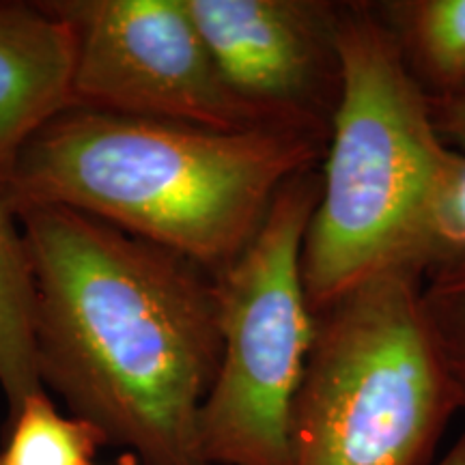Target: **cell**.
<instances>
[{"label": "cell", "instance_id": "6da1fadb", "mask_svg": "<svg viewBox=\"0 0 465 465\" xmlns=\"http://www.w3.org/2000/svg\"><path fill=\"white\" fill-rule=\"evenodd\" d=\"M44 388L141 465H212L201 411L223 341L213 276L67 207L15 212Z\"/></svg>", "mask_w": 465, "mask_h": 465}, {"label": "cell", "instance_id": "7a4b0ae2", "mask_svg": "<svg viewBox=\"0 0 465 465\" xmlns=\"http://www.w3.org/2000/svg\"><path fill=\"white\" fill-rule=\"evenodd\" d=\"M325 147V136L291 127L223 132L69 106L17 151L0 174V199L14 213L74 209L216 276Z\"/></svg>", "mask_w": 465, "mask_h": 465}, {"label": "cell", "instance_id": "3957f363", "mask_svg": "<svg viewBox=\"0 0 465 465\" xmlns=\"http://www.w3.org/2000/svg\"><path fill=\"white\" fill-rule=\"evenodd\" d=\"M336 48L341 97L302 246L312 315L381 272L424 274L465 168L435 130L427 93L377 5L341 3Z\"/></svg>", "mask_w": 465, "mask_h": 465}, {"label": "cell", "instance_id": "277c9868", "mask_svg": "<svg viewBox=\"0 0 465 465\" xmlns=\"http://www.w3.org/2000/svg\"><path fill=\"white\" fill-rule=\"evenodd\" d=\"M315 319L289 465H427L461 410L422 304V272H381Z\"/></svg>", "mask_w": 465, "mask_h": 465}, {"label": "cell", "instance_id": "5b68a950", "mask_svg": "<svg viewBox=\"0 0 465 465\" xmlns=\"http://www.w3.org/2000/svg\"><path fill=\"white\" fill-rule=\"evenodd\" d=\"M322 177L284 183L242 254L213 276L220 366L201 411L212 465H289L291 411L315 341L302 282V246Z\"/></svg>", "mask_w": 465, "mask_h": 465}, {"label": "cell", "instance_id": "8992f818", "mask_svg": "<svg viewBox=\"0 0 465 465\" xmlns=\"http://www.w3.org/2000/svg\"><path fill=\"white\" fill-rule=\"evenodd\" d=\"M74 33L69 106L223 132L282 127L243 102L185 0H45Z\"/></svg>", "mask_w": 465, "mask_h": 465}, {"label": "cell", "instance_id": "52a82bcc", "mask_svg": "<svg viewBox=\"0 0 465 465\" xmlns=\"http://www.w3.org/2000/svg\"><path fill=\"white\" fill-rule=\"evenodd\" d=\"M185 7L243 102L276 125L330 136L341 97V3L185 0Z\"/></svg>", "mask_w": 465, "mask_h": 465}, {"label": "cell", "instance_id": "ba28073f", "mask_svg": "<svg viewBox=\"0 0 465 465\" xmlns=\"http://www.w3.org/2000/svg\"><path fill=\"white\" fill-rule=\"evenodd\" d=\"M74 33L44 3H0V174L69 108Z\"/></svg>", "mask_w": 465, "mask_h": 465}, {"label": "cell", "instance_id": "9c48e42d", "mask_svg": "<svg viewBox=\"0 0 465 465\" xmlns=\"http://www.w3.org/2000/svg\"><path fill=\"white\" fill-rule=\"evenodd\" d=\"M407 69L429 100L465 93V0L377 5Z\"/></svg>", "mask_w": 465, "mask_h": 465}, {"label": "cell", "instance_id": "30bf717a", "mask_svg": "<svg viewBox=\"0 0 465 465\" xmlns=\"http://www.w3.org/2000/svg\"><path fill=\"white\" fill-rule=\"evenodd\" d=\"M35 289L17 216L0 199V388L11 414L45 392L35 347Z\"/></svg>", "mask_w": 465, "mask_h": 465}, {"label": "cell", "instance_id": "8fae6325", "mask_svg": "<svg viewBox=\"0 0 465 465\" xmlns=\"http://www.w3.org/2000/svg\"><path fill=\"white\" fill-rule=\"evenodd\" d=\"M11 435L0 465H91L102 433L80 418H67L48 394H35L11 414Z\"/></svg>", "mask_w": 465, "mask_h": 465}, {"label": "cell", "instance_id": "7c38bea8", "mask_svg": "<svg viewBox=\"0 0 465 465\" xmlns=\"http://www.w3.org/2000/svg\"><path fill=\"white\" fill-rule=\"evenodd\" d=\"M422 304L465 411V252L429 265L422 274Z\"/></svg>", "mask_w": 465, "mask_h": 465}, {"label": "cell", "instance_id": "4fadbf2b", "mask_svg": "<svg viewBox=\"0 0 465 465\" xmlns=\"http://www.w3.org/2000/svg\"><path fill=\"white\" fill-rule=\"evenodd\" d=\"M435 130L444 143L465 155V93L449 100H429Z\"/></svg>", "mask_w": 465, "mask_h": 465}, {"label": "cell", "instance_id": "5bb4252c", "mask_svg": "<svg viewBox=\"0 0 465 465\" xmlns=\"http://www.w3.org/2000/svg\"><path fill=\"white\" fill-rule=\"evenodd\" d=\"M438 465H465V433L455 441V446L449 450V455L441 459Z\"/></svg>", "mask_w": 465, "mask_h": 465}, {"label": "cell", "instance_id": "9a60e30c", "mask_svg": "<svg viewBox=\"0 0 465 465\" xmlns=\"http://www.w3.org/2000/svg\"><path fill=\"white\" fill-rule=\"evenodd\" d=\"M121 465H136V459H134L132 455H125V461Z\"/></svg>", "mask_w": 465, "mask_h": 465}]
</instances>
